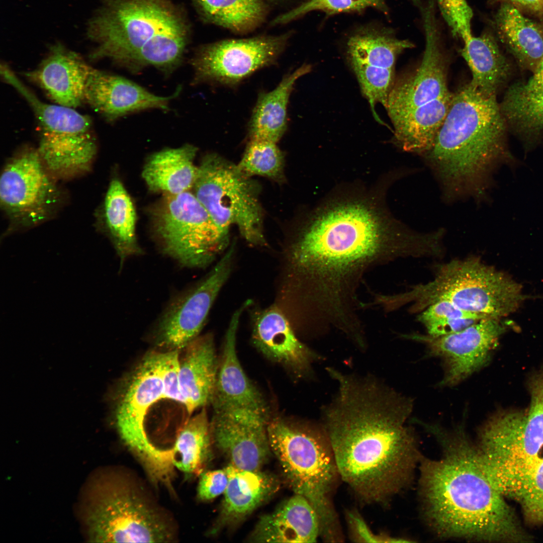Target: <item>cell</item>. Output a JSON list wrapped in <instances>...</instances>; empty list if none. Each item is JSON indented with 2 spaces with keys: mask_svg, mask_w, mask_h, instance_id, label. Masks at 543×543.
I'll return each instance as SVG.
<instances>
[{
  "mask_svg": "<svg viewBox=\"0 0 543 543\" xmlns=\"http://www.w3.org/2000/svg\"><path fill=\"white\" fill-rule=\"evenodd\" d=\"M427 233L411 229L375 200L348 197L317 210L301 228L288 257L295 287L318 313L340 316L359 305L356 291L375 265L428 251Z\"/></svg>",
  "mask_w": 543,
  "mask_h": 543,
  "instance_id": "6da1fadb",
  "label": "cell"
},
{
  "mask_svg": "<svg viewBox=\"0 0 543 543\" xmlns=\"http://www.w3.org/2000/svg\"><path fill=\"white\" fill-rule=\"evenodd\" d=\"M321 425L340 478L363 502L386 503L410 482L422 457L406 421L412 402L370 377L335 372Z\"/></svg>",
  "mask_w": 543,
  "mask_h": 543,
  "instance_id": "7a4b0ae2",
  "label": "cell"
},
{
  "mask_svg": "<svg viewBox=\"0 0 543 543\" xmlns=\"http://www.w3.org/2000/svg\"><path fill=\"white\" fill-rule=\"evenodd\" d=\"M425 427L440 444V458L420 460L424 518L438 536L487 542H527L531 535L488 478L476 444L463 425Z\"/></svg>",
  "mask_w": 543,
  "mask_h": 543,
  "instance_id": "3957f363",
  "label": "cell"
},
{
  "mask_svg": "<svg viewBox=\"0 0 543 543\" xmlns=\"http://www.w3.org/2000/svg\"><path fill=\"white\" fill-rule=\"evenodd\" d=\"M506 128L496 96L470 81L453 93L432 147L423 156L446 202L485 198Z\"/></svg>",
  "mask_w": 543,
  "mask_h": 543,
  "instance_id": "277c9868",
  "label": "cell"
},
{
  "mask_svg": "<svg viewBox=\"0 0 543 543\" xmlns=\"http://www.w3.org/2000/svg\"><path fill=\"white\" fill-rule=\"evenodd\" d=\"M87 23L94 60L108 58L133 73L152 66L165 76L182 64L188 40L180 13L168 0H100Z\"/></svg>",
  "mask_w": 543,
  "mask_h": 543,
  "instance_id": "5b68a950",
  "label": "cell"
},
{
  "mask_svg": "<svg viewBox=\"0 0 543 543\" xmlns=\"http://www.w3.org/2000/svg\"><path fill=\"white\" fill-rule=\"evenodd\" d=\"M150 484L126 466L99 471L81 502V518L88 539L97 542H177V519L159 502Z\"/></svg>",
  "mask_w": 543,
  "mask_h": 543,
  "instance_id": "8992f818",
  "label": "cell"
},
{
  "mask_svg": "<svg viewBox=\"0 0 543 543\" xmlns=\"http://www.w3.org/2000/svg\"><path fill=\"white\" fill-rule=\"evenodd\" d=\"M267 434L272 454L286 483L294 494L306 498L316 510L321 538L328 542L342 541L332 500L340 477L321 424L274 418L268 422Z\"/></svg>",
  "mask_w": 543,
  "mask_h": 543,
  "instance_id": "52a82bcc",
  "label": "cell"
},
{
  "mask_svg": "<svg viewBox=\"0 0 543 543\" xmlns=\"http://www.w3.org/2000/svg\"><path fill=\"white\" fill-rule=\"evenodd\" d=\"M525 298L521 285L473 256L438 266L431 281L402 293L384 295L382 303L389 311L411 303L410 311L420 312L436 302L447 301L466 310L502 318L515 312Z\"/></svg>",
  "mask_w": 543,
  "mask_h": 543,
  "instance_id": "ba28073f",
  "label": "cell"
},
{
  "mask_svg": "<svg viewBox=\"0 0 543 543\" xmlns=\"http://www.w3.org/2000/svg\"><path fill=\"white\" fill-rule=\"evenodd\" d=\"M526 412L493 415L480 428L476 444L485 471L494 487H515L543 459V371L529 385Z\"/></svg>",
  "mask_w": 543,
  "mask_h": 543,
  "instance_id": "9c48e42d",
  "label": "cell"
},
{
  "mask_svg": "<svg viewBox=\"0 0 543 543\" xmlns=\"http://www.w3.org/2000/svg\"><path fill=\"white\" fill-rule=\"evenodd\" d=\"M193 194L217 226L229 233L236 225L253 245L265 246L257 183L219 155L207 154L198 166Z\"/></svg>",
  "mask_w": 543,
  "mask_h": 543,
  "instance_id": "30bf717a",
  "label": "cell"
},
{
  "mask_svg": "<svg viewBox=\"0 0 543 543\" xmlns=\"http://www.w3.org/2000/svg\"><path fill=\"white\" fill-rule=\"evenodd\" d=\"M152 218L162 251L185 267L208 266L228 245L229 233L217 226L190 191L165 194Z\"/></svg>",
  "mask_w": 543,
  "mask_h": 543,
  "instance_id": "8fae6325",
  "label": "cell"
},
{
  "mask_svg": "<svg viewBox=\"0 0 543 543\" xmlns=\"http://www.w3.org/2000/svg\"><path fill=\"white\" fill-rule=\"evenodd\" d=\"M164 398L157 352L147 355L137 366L119 401L115 424L126 446L140 462L150 480L163 482L174 473L170 448L156 446L150 440L145 420L149 408Z\"/></svg>",
  "mask_w": 543,
  "mask_h": 543,
  "instance_id": "7c38bea8",
  "label": "cell"
},
{
  "mask_svg": "<svg viewBox=\"0 0 543 543\" xmlns=\"http://www.w3.org/2000/svg\"><path fill=\"white\" fill-rule=\"evenodd\" d=\"M291 36L289 32L203 45L190 61L194 71L192 83L236 85L258 70L274 64Z\"/></svg>",
  "mask_w": 543,
  "mask_h": 543,
  "instance_id": "4fadbf2b",
  "label": "cell"
},
{
  "mask_svg": "<svg viewBox=\"0 0 543 543\" xmlns=\"http://www.w3.org/2000/svg\"><path fill=\"white\" fill-rule=\"evenodd\" d=\"M414 44L398 38L391 29L368 24L353 31L346 42V56L368 100L375 120L384 124L375 111L377 104L385 108L395 81L398 56Z\"/></svg>",
  "mask_w": 543,
  "mask_h": 543,
  "instance_id": "5bb4252c",
  "label": "cell"
},
{
  "mask_svg": "<svg viewBox=\"0 0 543 543\" xmlns=\"http://www.w3.org/2000/svg\"><path fill=\"white\" fill-rule=\"evenodd\" d=\"M234 251L232 245L205 278L170 302L156 325L155 338L158 346L179 350L199 336L230 275Z\"/></svg>",
  "mask_w": 543,
  "mask_h": 543,
  "instance_id": "9a60e30c",
  "label": "cell"
},
{
  "mask_svg": "<svg viewBox=\"0 0 543 543\" xmlns=\"http://www.w3.org/2000/svg\"><path fill=\"white\" fill-rule=\"evenodd\" d=\"M507 324L502 318H486L461 331L438 337L412 334L405 337L426 346L429 353L443 362V386L455 385L488 361Z\"/></svg>",
  "mask_w": 543,
  "mask_h": 543,
  "instance_id": "2e32d148",
  "label": "cell"
},
{
  "mask_svg": "<svg viewBox=\"0 0 543 543\" xmlns=\"http://www.w3.org/2000/svg\"><path fill=\"white\" fill-rule=\"evenodd\" d=\"M211 423L213 445L229 464L245 470L261 469L272 452L267 412L233 406L214 407Z\"/></svg>",
  "mask_w": 543,
  "mask_h": 543,
  "instance_id": "e0dca14e",
  "label": "cell"
},
{
  "mask_svg": "<svg viewBox=\"0 0 543 543\" xmlns=\"http://www.w3.org/2000/svg\"><path fill=\"white\" fill-rule=\"evenodd\" d=\"M421 14L425 36L423 57L414 72L395 80L385 107L391 121L450 93L435 10L426 8Z\"/></svg>",
  "mask_w": 543,
  "mask_h": 543,
  "instance_id": "ac0fdd59",
  "label": "cell"
},
{
  "mask_svg": "<svg viewBox=\"0 0 543 543\" xmlns=\"http://www.w3.org/2000/svg\"><path fill=\"white\" fill-rule=\"evenodd\" d=\"M38 152L28 151L5 167L0 179L2 206L23 223L44 219L56 201V190L46 174Z\"/></svg>",
  "mask_w": 543,
  "mask_h": 543,
  "instance_id": "d6986e66",
  "label": "cell"
},
{
  "mask_svg": "<svg viewBox=\"0 0 543 543\" xmlns=\"http://www.w3.org/2000/svg\"><path fill=\"white\" fill-rule=\"evenodd\" d=\"M179 86L171 95H156L124 77L93 68L87 80L84 100L108 120L151 109L168 110L179 95Z\"/></svg>",
  "mask_w": 543,
  "mask_h": 543,
  "instance_id": "ffe728a7",
  "label": "cell"
},
{
  "mask_svg": "<svg viewBox=\"0 0 543 543\" xmlns=\"http://www.w3.org/2000/svg\"><path fill=\"white\" fill-rule=\"evenodd\" d=\"M252 340L266 357L299 376L309 374L313 362L320 358L298 339L288 319L277 307L254 314Z\"/></svg>",
  "mask_w": 543,
  "mask_h": 543,
  "instance_id": "44dd1931",
  "label": "cell"
},
{
  "mask_svg": "<svg viewBox=\"0 0 543 543\" xmlns=\"http://www.w3.org/2000/svg\"><path fill=\"white\" fill-rule=\"evenodd\" d=\"M93 68L78 54L56 43L40 64L25 74L57 104L74 109L84 101L86 83Z\"/></svg>",
  "mask_w": 543,
  "mask_h": 543,
  "instance_id": "7402d4cb",
  "label": "cell"
},
{
  "mask_svg": "<svg viewBox=\"0 0 543 543\" xmlns=\"http://www.w3.org/2000/svg\"><path fill=\"white\" fill-rule=\"evenodd\" d=\"M225 468L228 475V484L210 534L241 522L271 499L280 487L277 476L261 470H241L230 464Z\"/></svg>",
  "mask_w": 543,
  "mask_h": 543,
  "instance_id": "603a6c76",
  "label": "cell"
},
{
  "mask_svg": "<svg viewBox=\"0 0 543 543\" xmlns=\"http://www.w3.org/2000/svg\"><path fill=\"white\" fill-rule=\"evenodd\" d=\"M251 303L244 302L233 313L226 332L222 354L218 368L213 407L240 406L268 412L267 407L257 388L250 382L237 356L236 335L240 317Z\"/></svg>",
  "mask_w": 543,
  "mask_h": 543,
  "instance_id": "cb8c5ba5",
  "label": "cell"
},
{
  "mask_svg": "<svg viewBox=\"0 0 543 543\" xmlns=\"http://www.w3.org/2000/svg\"><path fill=\"white\" fill-rule=\"evenodd\" d=\"M320 537L318 515L304 497L294 494L262 515L248 537L253 542H315Z\"/></svg>",
  "mask_w": 543,
  "mask_h": 543,
  "instance_id": "d4e9b609",
  "label": "cell"
},
{
  "mask_svg": "<svg viewBox=\"0 0 543 543\" xmlns=\"http://www.w3.org/2000/svg\"><path fill=\"white\" fill-rule=\"evenodd\" d=\"M179 361V386L189 413L212 402L218 363L213 337L198 336L185 347Z\"/></svg>",
  "mask_w": 543,
  "mask_h": 543,
  "instance_id": "484cf974",
  "label": "cell"
},
{
  "mask_svg": "<svg viewBox=\"0 0 543 543\" xmlns=\"http://www.w3.org/2000/svg\"><path fill=\"white\" fill-rule=\"evenodd\" d=\"M494 25L497 36L522 68L533 73L543 57V29L520 11L503 2Z\"/></svg>",
  "mask_w": 543,
  "mask_h": 543,
  "instance_id": "4316f807",
  "label": "cell"
},
{
  "mask_svg": "<svg viewBox=\"0 0 543 543\" xmlns=\"http://www.w3.org/2000/svg\"><path fill=\"white\" fill-rule=\"evenodd\" d=\"M197 151L195 146L187 144L151 154L142 172L149 189L171 195L192 189L198 172L194 164Z\"/></svg>",
  "mask_w": 543,
  "mask_h": 543,
  "instance_id": "83f0119b",
  "label": "cell"
},
{
  "mask_svg": "<svg viewBox=\"0 0 543 543\" xmlns=\"http://www.w3.org/2000/svg\"><path fill=\"white\" fill-rule=\"evenodd\" d=\"M311 69V65L304 64L286 74L272 90L259 94L248 125L249 139L277 143L281 139L287 128V108L294 86Z\"/></svg>",
  "mask_w": 543,
  "mask_h": 543,
  "instance_id": "f1b7e54d",
  "label": "cell"
},
{
  "mask_svg": "<svg viewBox=\"0 0 543 543\" xmlns=\"http://www.w3.org/2000/svg\"><path fill=\"white\" fill-rule=\"evenodd\" d=\"M463 42L461 54L471 71L470 82L484 94L496 96L510 77L511 66L495 38L485 32Z\"/></svg>",
  "mask_w": 543,
  "mask_h": 543,
  "instance_id": "f546056e",
  "label": "cell"
},
{
  "mask_svg": "<svg viewBox=\"0 0 543 543\" xmlns=\"http://www.w3.org/2000/svg\"><path fill=\"white\" fill-rule=\"evenodd\" d=\"M105 216L110 237L120 258V268L130 257L142 253L136 236V213L122 183L113 179L105 200Z\"/></svg>",
  "mask_w": 543,
  "mask_h": 543,
  "instance_id": "4dcf8cb0",
  "label": "cell"
},
{
  "mask_svg": "<svg viewBox=\"0 0 543 543\" xmlns=\"http://www.w3.org/2000/svg\"><path fill=\"white\" fill-rule=\"evenodd\" d=\"M213 445L211 423L203 408L182 428L170 447L174 468L188 478L199 476L212 459Z\"/></svg>",
  "mask_w": 543,
  "mask_h": 543,
  "instance_id": "1f68e13d",
  "label": "cell"
},
{
  "mask_svg": "<svg viewBox=\"0 0 543 543\" xmlns=\"http://www.w3.org/2000/svg\"><path fill=\"white\" fill-rule=\"evenodd\" d=\"M97 150L89 132L56 134L43 131L38 152L51 169L70 172L86 168Z\"/></svg>",
  "mask_w": 543,
  "mask_h": 543,
  "instance_id": "d6a6232c",
  "label": "cell"
},
{
  "mask_svg": "<svg viewBox=\"0 0 543 543\" xmlns=\"http://www.w3.org/2000/svg\"><path fill=\"white\" fill-rule=\"evenodd\" d=\"M1 73L27 101L43 128V131L57 134H77L89 132L91 120L74 108L52 105L40 100L19 79L6 64H1Z\"/></svg>",
  "mask_w": 543,
  "mask_h": 543,
  "instance_id": "836d02e7",
  "label": "cell"
},
{
  "mask_svg": "<svg viewBox=\"0 0 543 543\" xmlns=\"http://www.w3.org/2000/svg\"><path fill=\"white\" fill-rule=\"evenodd\" d=\"M209 22L237 34H246L265 20L268 5L264 0H195Z\"/></svg>",
  "mask_w": 543,
  "mask_h": 543,
  "instance_id": "e575fe53",
  "label": "cell"
},
{
  "mask_svg": "<svg viewBox=\"0 0 543 543\" xmlns=\"http://www.w3.org/2000/svg\"><path fill=\"white\" fill-rule=\"evenodd\" d=\"M499 105L507 126L513 131L526 136L543 132V88L529 91L521 83H515Z\"/></svg>",
  "mask_w": 543,
  "mask_h": 543,
  "instance_id": "d590c367",
  "label": "cell"
},
{
  "mask_svg": "<svg viewBox=\"0 0 543 543\" xmlns=\"http://www.w3.org/2000/svg\"><path fill=\"white\" fill-rule=\"evenodd\" d=\"M490 318L480 313L461 309L447 301H439L431 304L417 316L418 321L425 328L427 334L432 337L455 333Z\"/></svg>",
  "mask_w": 543,
  "mask_h": 543,
  "instance_id": "8d00e7d4",
  "label": "cell"
},
{
  "mask_svg": "<svg viewBox=\"0 0 543 543\" xmlns=\"http://www.w3.org/2000/svg\"><path fill=\"white\" fill-rule=\"evenodd\" d=\"M284 155L277 143L249 139L238 168L249 177L259 175L278 183L285 180Z\"/></svg>",
  "mask_w": 543,
  "mask_h": 543,
  "instance_id": "74e56055",
  "label": "cell"
},
{
  "mask_svg": "<svg viewBox=\"0 0 543 543\" xmlns=\"http://www.w3.org/2000/svg\"><path fill=\"white\" fill-rule=\"evenodd\" d=\"M370 8L385 14L388 11L385 0H307L277 16L271 24L275 26L287 24L313 11H320L331 16L362 12Z\"/></svg>",
  "mask_w": 543,
  "mask_h": 543,
  "instance_id": "f35d334b",
  "label": "cell"
},
{
  "mask_svg": "<svg viewBox=\"0 0 543 543\" xmlns=\"http://www.w3.org/2000/svg\"><path fill=\"white\" fill-rule=\"evenodd\" d=\"M511 499L516 501L526 520L543 524V459L524 478Z\"/></svg>",
  "mask_w": 543,
  "mask_h": 543,
  "instance_id": "ab89813d",
  "label": "cell"
},
{
  "mask_svg": "<svg viewBox=\"0 0 543 543\" xmlns=\"http://www.w3.org/2000/svg\"><path fill=\"white\" fill-rule=\"evenodd\" d=\"M443 18L452 34L464 41L473 35L472 10L466 0H437Z\"/></svg>",
  "mask_w": 543,
  "mask_h": 543,
  "instance_id": "60d3db41",
  "label": "cell"
},
{
  "mask_svg": "<svg viewBox=\"0 0 543 543\" xmlns=\"http://www.w3.org/2000/svg\"><path fill=\"white\" fill-rule=\"evenodd\" d=\"M158 359L163 385L164 399H170L184 405L185 401L179 386L178 350H168L157 352Z\"/></svg>",
  "mask_w": 543,
  "mask_h": 543,
  "instance_id": "b9f144b4",
  "label": "cell"
},
{
  "mask_svg": "<svg viewBox=\"0 0 543 543\" xmlns=\"http://www.w3.org/2000/svg\"><path fill=\"white\" fill-rule=\"evenodd\" d=\"M346 519L350 537L353 541L385 543L411 541L405 538L393 537L386 533H375L357 511H347Z\"/></svg>",
  "mask_w": 543,
  "mask_h": 543,
  "instance_id": "7bdbcfd3",
  "label": "cell"
},
{
  "mask_svg": "<svg viewBox=\"0 0 543 543\" xmlns=\"http://www.w3.org/2000/svg\"><path fill=\"white\" fill-rule=\"evenodd\" d=\"M228 481V475L225 468L204 471L199 476L197 498L200 501H208L223 494Z\"/></svg>",
  "mask_w": 543,
  "mask_h": 543,
  "instance_id": "ee69618b",
  "label": "cell"
},
{
  "mask_svg": "<svg viewBox=\"0 0 543 543\" xmlns=\"http://www.w3.org/2000/svg\"><path fill=\"white\" fill-rule=\"evenodd\" d=\"M519 10H523L533 14L543 16V0H503Z\"/></svg>",
  "mask_w": 543,
  "mask_h": 543,
  "instance_id": "f6af8a7d",
  "label": "cell"
},
{
  "mask_svg": "<svg viewBox=\"0 0 543 543\" xmlns=\"http://www.w3.org/2000/svg\"><path fill=\"white\" fill-rule=\"evenodd\" d=\"M527 90L536 91L543 88V57L535 71L526 82L521 83Z\"/></svg>",
  "mask_w": 543,
  "mask_h": 543,
  "instance_id": "bcb514c9",
  "label": "cell"
},
{
  "mask_svg": "<svg viewBox=\"0 0 543 543\" xmlns=\"http://www.w3.org/2000/svg\"><path fill=\"white\" fill-rule=\"evenodd\" d=\"M264 1L267 3V4L268 5H269V4L275 5H280V4H286L288 3H292L293 1H294L295 2H297V4H298L297 6H298L300 4L303 3V2H305L307 0H264Z\"/></svg>",
  "mask_w": 543,
  "mask_h": 543,
  "instance_id": "7dc6e473",
  "label": "cell"
}]
</instances>
